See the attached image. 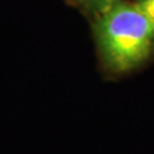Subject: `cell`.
<instances>
[{"instance_id":"obj_1","label":"cell","mask_w":154,"mask_h":154,"mask_svg":"<svg viewBox=\"0 0 154 154\" xmlns=\"http://www.w3.org/2000/svg\"><path fill=\"white\" fill-rule=\"evenodd\" d=\"M93 36L103 68L113 75L136 68L154 49L153 22L126 0H116L94 17Z\"/></svg>"},{"instance_id":"obj_3","label":"cell","mask_w":154,"mask_h":154,"mask_svg":"<svg viewBox=\"0 0 154 154\" xmlns=\"http://www.w3.org/2000/svg\"><path fill=\"white\" fill-rule=\"evenodd\" d=\"M136 5L149 17L154 25V0H135Z\"/></svg>"},{"instance_id":"obj_2","label":"cell","mask_w":154,"mask_h":154,"mask_svg":"<svg viewBox=\"0 0 154 154\" xmlns=\"http://www.w3.org/2000/svg\"><path fill=\"white\" fill-rule=\"evenodd\" d=\"M68 2L80 9L81 12L95 17L109 8L116 0H68Z\"/></svg>"}]
</instances>
